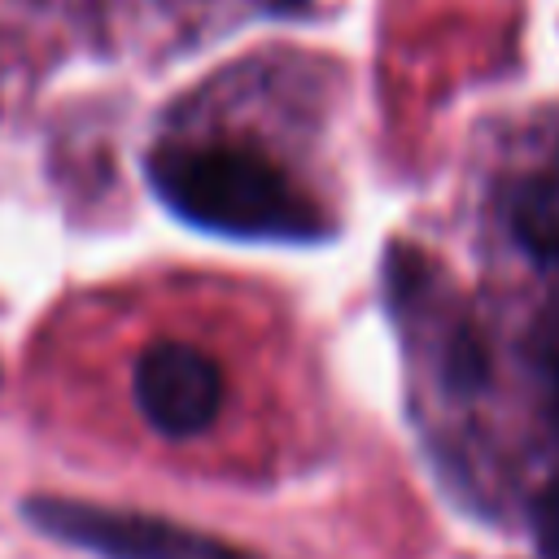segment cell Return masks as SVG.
Listing matches in <instances>:
<instances>
[{"instance_id":"obj_4","label":"cell","mask_w":559,"mask_h":559,"mask_svg":"<svg viewBox=\"0 0 559 559\" xmlns=\"http://www.w3.org/2000/svg\"><path fill=\"white\" fill-rule=\"evenodd\" d=\"M507 227L528 258L559 262V175H533L515 183L507 201Z\"/></svg>"},{"instance_id":"obj_3","label":"cell","mask_w":559,"mask_h":559,"mask_svg":"<svg viewBox=\"0 0 559 559\" xmlns=\"http://www.w3.org/2000/svg\"><path fill=\"white\" fill-rule=\"evenodd\" d=\"M131 384H135V406H140L144 424L170 441L210 432V424L218 419V411L227 402L223 367L188 341L148 345L135 362Z\"/></svg>"},{"instance_id":"obj_5","label":"cell","mask_w":559,"mask_h":559,"mask_svg":"<svg viewBox=\"0 0 559 559\" xmlns=\"http://www.w3.org/2000/svg\"><path fill=\"white\" fill-rule=\"evenodd\" d=\"M537 546L546 559H559V476L537 502Z\"/></svg>"},{"instance_id":"obj_1","label":"cell","mask_w":559,"mask_h":559,"mask_svg":"<svg viewBox=\"0 0 559 559\" xmlns=\"http://www.w3.org/2000/svg\"><path fill=\"white\" fill-rule=\"evenodd\" d=\"M144 170L157 201L197 231L258 245H314L332 236L323 205L249 144H157Z\"/></svg>"},{"instance_id":"obj_2","label":"cell","mask_w":559,"mask_h":559,"mask_svg":"<svg viewBox=\"0 0 559 559\" xmlns=\"http://www.w3.org/2000/svg\"><path fill=\"white\" fill-rule=\"evenodd\" d=\"M22 520L74 550H87L96 559H258L214 533L188 528L166 515L148 511H122V507H100V502H79V498H26Z\"/></svg>"}]
</instances>
